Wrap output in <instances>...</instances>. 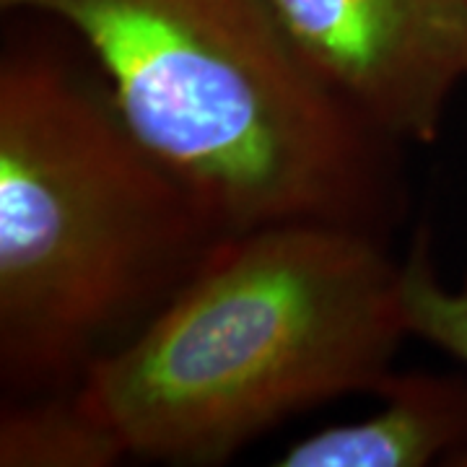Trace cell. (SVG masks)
Returning <instances> with one entry per match:
<instances>
[{"label": "cell", "instance_id": "7", "mask_svg": "<svg viewBox=\"0 0 467 467\" xmlns=\"http://www.w3.org/2000/svg\"><path fill=\"white\" fill-rule=\"evenodd\" d=\"M429 239V232L420 229L402 263L408 330L467 367V284L447 288L439 281ZM451 467H467V451Z\"/></svg>", "mask_w": 467, "mask_h": 467}, {"label": "cell", "instance_id": "5", "mask_svg": "<svg viewBox=\"0 0 467 467\" xmlns=\"http://www.w3.org/2000/svg\"><path fill=\"white\" fill-rule=\"evenodd\" d=\"M382 408L358 423L304 436L275 460L281 467L454 465L467 451V379L410 371L379 387Z\"/></svg>", "mask_w": 467, "mask_h": 467}, {"label": "cell", "instance_id": "6", "mask_svg": "<svg viewBox=\"0 0 467 467\" xmlns=\"http://www.w3.org/2000/svg\"><path fill=\"white\" fill-rule=\"evenodd\" d=\"M128 454L81 389L3 398L0 467H112Z\"/></svg>", "mask_w": 467, "mask_h": 467}, {"label": "cell", "instance_id": "4", "mask_svg": "<svg viewBox=\"0 0 467 467\" xmlns=\"http://www.w3.org/2000/svg\"><path fill=\"white\" fill-rule=\"evenodd\" d=\"M319 76L400 146L434 143L467 81V0H273Z\"/></svg>", "mask_w": 467, "mask_h": 467}, {"label": "cell", "instance_id": "3", "mask_svg": "<svg viewBox=\"0 0 467 467\" xmlns=\"http://www.w3.org/2000/svg\"><path fill=\"white\" fill-rule=\"evenodd\" d=\"M81 39L130 128L221 229L327 221L389 239L405 146L319 76L273 0H0Z\"/></svg>", "mask_w": 467, "mask_h": 467}, {"label": "cell", "instance_id": "2", "mask_svg": "<svg viewBox=\"0 0 467 467\" xmlns=\"http://www.w3.org/2000/svg\"><path fill=\"white\" fill-rule=\"evenodd\" d=\"M405 337L384 236L281 221L229 236L78 389L130 457L213 467L288 418L377 395Z\"/></svg>", "mask_w": 467, "mask_h": 467}, {"label": "cell", "instance_id": "1", "mask_svg": "<svg viewBox=\"0 0 467 467\" xmlns=\"http://www.w3.org/2000/svg\"><path fill=\"white\" fill-rule=\"evenodd\" d=\"M0 52L3 398L81 387L229 239L135 133L81 39L34 14Z\"/></svg>", "mask_w": 467, "mask_h": 467}]
</instances>
